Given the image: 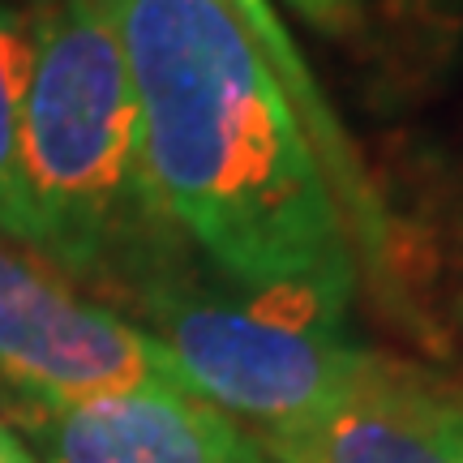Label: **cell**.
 Instances as JSON below:
<instances>
[{
  "label": "cell",
  "mask_w": 463,
  "mask_h": 463,
  "mask_svg": "<svg viewBox=\"0 0 463 463\" xmlns=\"http://www.w3.org/2000/svg\"><path fill=\"white\" fill-rule=\"evenodd\" d=\"M129 61L150 198L249 292L352 305L356 241L309 125L223 0H103Z\"/></svg>",
  "instance_id": "6da1fadb"
},
{
  "label": "cell",
  "mask_w": 463,
  "mask_h": 463,
  "mask_svg": "<svg viewBox=\"0 0 463 463\" xmlns=\"http://www.w3.org/2000/svg\"><path fill=\"white\" fill-rule=\"evenodd\" d=\"M22 99L34 253L82 283L137 292L176 236L150 198L129 61L103 0H39Z\"/></svg>",
  "instance_id": "7a4b0ae2"
},
{
  "label": "cell",
  "mask_w": 463,
  "mask_h": 463,
  "mask_svg": "<svg viewBox=\"0 0 463 463\" xmlns=\"http://www.w3.org/2000/svg\"><path fill=\"white\" fill-rule=\"evenodd\" d=\"M133 300L184 386L253 420L258 438L317 416L364 356L347 339V305L314 292L202 288L167 266Z\"/></svg>",
  "instance_id": "3957f363"
},
{
  "label": "cell",
  "mask_w": 463,
  "mask_h": 463,
  "mask_svg": "<svg viewBox=\"0 0 463 463\" xmlns=\"http://www.w3.org/2000/svg\"><path fill=\"white\" fill-rule=\"evenodd\" d=\"M0 382L26 403H73L142 382L184 386L167 347L0 245Z\"/></svg>",
  "instance_id": "277c9868"
},
{
  "label": "cell",
  "mask_w": 463,
  "mask_h": 463,
  "mask_svg": "<svg viewBox=\"0 0 463 463\" xmlns=\"http://www.w3.org/2000/svg\"><path fill=\"white\" fill-rule=\"evenodd\" d=\"M22 430L39 463H270L258 433L176 382L22 403Z\"/></svg>",
  "instance_id": "5b68a950"
},
{
  "label": "cell",
  "mask_w": 463,
  "mask_h": 463,
  "mask_svg": "<svg viewBox=\"0 0 463 463\" xmlns=\"http://www.w3.org/2000/svg\"><path fill=\"white\" fill-rule=\"evenodd\" d=\"M262 447L270 463H463V403L412 364L364 352L322 412Z\"/></svg>",
  "instance_id": "8992f818"
},
{
  "label": "cell",
  "mask_w": 463,
  "mask_h": 463,
  "mask_svg": "<svg viewBox=\"0 0 463 463\" xmlns=\"http://www.w3.org/2000/svg\"><path fill=\"white\" fill-rule=\"evenodd\" d=\"M223 5L245 22V31L258 39V48H262L266 61L275 65L279 82L288 86V95H292V103L300 108L305 125H309V137H314L317 155H322V164H326V176H331L335 194L344 202L352 241L361 245V253L369 262L382 266V258H386V215H382L378 198H373V189H369L361 164H356V150L347 142L344 125L335 120L331 103L322 99V90H317L309 65L300 61V52H297V43H292L288 26H283L279 14L270 9V0H223Z\"/></svg>",
  "instance_id": "52a82bcc"
},
{
  "label": "cell",
  "mask_w": 463,
  "mask_h": 463,
  "mask_svg": "<svg viewBox=\"0 0 463 463\" xmlns=\"http://www.w3.org/2000/svg\"><path fill=\"white\" fill-rule=\"evenodd\" d=\"M34 61L31 14L0 5V236L34 249V215L22 181V99Z\"/></svg>",
  "instance_id": "ba28073f"
},
{
  "label": "cell",
  "mask_w": 463,
  "mask_h": 463,
  "mask_svg": "<svg viewBox=\"0 0 463 463\" xmlns=\"http://www.w3.org/2000/svg\"><path fill=\"white\" fill-rule=\"evenodd\" d=\"M297 14H305L309 22H339V17H347L361 0H288Z\"/></svg>",
  "instance_id": "9c48e42d"
},
{
  "label": "cell",
  "mask_w": 463,
  "mask_h": 463,
  "mask_svg": "<svg viewBox=\"0 0 463 463\" xmlns=\"http://www.w3.org/2000/svg\"><path fill=\"white\" fill-rule=\"evenodd\" d=\"M0 463H39L34 450L26 447V438L14 425H5V420H0Z\"/></svg>",
  "instance_id": "30bf717a"
}]
</instances>
